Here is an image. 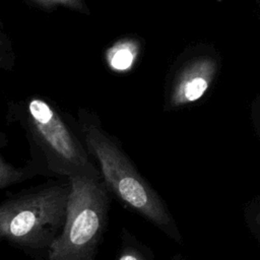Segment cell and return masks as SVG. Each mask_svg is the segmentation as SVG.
<instances>
[{
    "label": "cell",
    "mask_w": 260,
    "mask_h": 260,
    "mask_svg": "<svg viewBox=\"0 0 260 260\" xmlns=\"http://www.w3.org/2000/svg\"><path fill=\"white\" fill-rule=\"evenodd\" d=\"M70 185H54L0 203V239L40 246L65 222Z\"/></svg>",
    "instance_id": "cell-3"
},
{
    "label": "cell",
    "mask_w": 260,
    "mask_h": 260,
    "mask_svg": "<svg viewBox=\"0 0 260 260\" xmlns=\"http://www.w3.org/2000/svg\"><path fill=\"white\" fill-rule=\"evenodd\" d=\"M257 221H258V223L260 224V214H258V216H257Z\"/></svg>",
    "instance_id": "cell-10"
},
{
    "label": "cell",
    "mask_w": 260,
    "mask_h": 260,
    "mask_svg": "<svg viewBox=\"0 0 260 260\" xmlns=\"http://www.w3.org/2000/svg\"><path fill=\"white\" fill-rule=\"evenodd\" d=\"M119 260H141V259L133 253H126V254L122 255Z\"/></svg>",
    "instance_id": "cell-9"
},
{
    "label": "cell",
    "mask_w": 260,
    "mask_h": 260,
    "mask_svg": "<svg viewBox=\"0 0 260 260\" xmlns=\"http://www.w3.org/2000/svg\"><path fill=\"white\" fill-rule=\"evenodd\" d=\"M25 177L26 173L9 165L0 157V189L15 184Z\"/></svg>",
    "instance_id": "cell-7"
},
{
    "label": "cell",
    "mask_w": 260,
    "mask_h": 260,
    "mask_svg": "<svg viewBox=\"0 0 260 260\" xmlns=\"http://www.w3.org/2000/svg\"><path fill=\"white\" fill-rule=\"evenodd\" d=\"M32 1L45 7H53L56 5H61L73 10H78V11L86 10V7L83 4L82 0H32Z\"/></svg>",
    "instance_id": "cell-8"
},
{
    "label": "cell",
    "mask_w": 260,
    "mask_h": 260,
    "mask_svg": "<svg viewBox=\"0 0 260 260\" xmlns=\"http://www.w3.org/2000/svg\"><path fill=\"white\" fill-rule=\"evenodd\" d=\"M139 51L138 44L133 40L117 42L107 52L109 66L116 71L128 70L134 63Z\"/></svg>",
    "instance_id": "cell-6"
},
{
    "label": "cell",
    "mask_w": 260,
    "mask_h": 260,
    "mask_svg": "<svg viewBox=\"0 0 260 260\" xmlns=\"http://www.w3.org/2000/svg\"><path fill=\"white\" fill-rule=\"evenodd\" d=\"M27 112L30 132L55 172L68 178L77 174L100 175L80 142L47 102L30 100Z\"/></svg>",
    "instance_id": "cell-4"
},
{
    "label": "cell",
    "mask_w": 260,
    "mask_h": 260,
    "mask_svg": "<svg viewBox=\"0 0 260 260\" xmlns=\"http://www.w3.org/2000/svg\"><path fill=\"white\" fill-rule=\"evenodd\" d=\"M68 179L65 222L48 247L49 260H92L106 223L108 187L100 175L77 174Z\"/></svg>",
    "instance_id": "cell-1"
},
{
    "label": "cell",
    "mask_w": 260,
    "mask_h": 260,
    "mask_svg": "<svg viewBox=\"0 0 260 260\" xmlns=\"http://www.w3.org/2000/svg\"><path fill=\"white\" fill-rule=\"evenodd\" d=\"M216 68V62L209 57L188 62L176 77L170 100L171 105L179 107L199 100L212 82Z\"/></svg>",
    "instance_id": "cell-5"
},
{
    "label": "cell",
    "mask_w": 260,
    "mask_h": 260,
    "mask_svg": "<svg viewBox=\"0 0 260 260\" xmlns=\"http://www.w3.org/2000/svg\"><path fill=\"white\" fill-rule=\"evenodd\" d=\"M84 138L88 151L100 165L107 187L127 206L156 225L169 226L172 220L162 202L107 133L89 125L84 129Z\"/></svg>",
    "instance_id": "cell-2"
}]
</instances>
